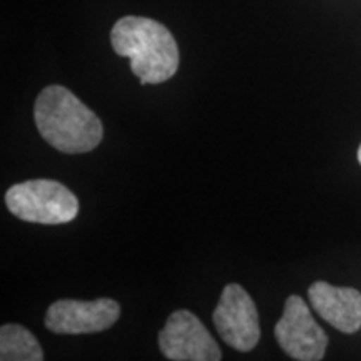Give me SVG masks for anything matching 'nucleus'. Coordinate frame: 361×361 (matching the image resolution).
I'll list each match as a JSON object with an SVG mask.
<instances>
[{
  "instance_id": "f257e3e1",
  "label": "nucleus",
  "mask_w": 361,
  "mask_h": 361,
  "mask_svg": "<svg viewBox=\"0 0 361 361\" xmlns=\"http://www.w3.org/2000/svg\"><path fill=\"white\" fill-rule=\"evenodd\" d=\"M34 119L44 141L66 154L89 152L102 141L101 119L62 85H49L39 94Z\"/></svg>"
},
{
  "instance_id": "f03ea898",
  "label": "nucleus",
  "mask_w": 361,
  "mask_h": 361,
  "mask_svg": "<svg viewBox=\"0 0 361 361\" xmlns=\"http://www.w3.org/2000/svg\"><path fill=\"white\" fill-rule=\"evenodd\" d=\"M116 54L128 57L130 71L141 84H161L178 72L179 51L173 34L147 17L128 16L111 30Z\"/></svg>"
},
{
  "instance_id": "7ed1b4c3",
  "label": "nucleus",
  "mask_w": 361,
  "mask_h": 361,
  "mask_svg": "<svg viewBox=\"0 0 361 361\" xmlns=\"http://www.w3.org/2000/svg\"><path fill=\"white\" fill-rule=\"evenodd\" d=\"M6 204L13 216L27 223L66 224L79 213V201L64 184L32 179L13 184L6 192Z\"/></svg>"
},
{
  "instance_id": "20e7f679",
  "label": "nucleus",
  "mask_w": 361,
  "mask_h": 361,
  "mask_svg": "<svg viewBox=\"0 0 361 361\" xmlns=\"http://www.w3.org/2000/svg\"><path fill=\"white\" fill-rule=\"evenodd\" d=\"M274 335L284 353L293 360L319 361L326 353L328 335L313 319L303 298L296 295L288 296Z\"/></svg>"
},
{
  "instance_id": "39448f33",
  "label": "nucleus",
  "mask_w": 361,
  "mask_h": 361,
  "mask_svg": "<svg viewBox=\"0 0 361 361\" xmlns=\"http://www.w3.org/2000/svg\"><path fill=\"white\" fill-rule=\"evenodd\" d=\"M159 348L174 361H219L223 358L218 343L196 314L178 310L169 316L159 331Z\"/></svg>"
},
{
  "instance_id": "423d86ee",
  "label": "nucleus",
  "mask_w": 361,
  "mask_h": 361,
  "mask_svg": "<svg viewBox=\"0 0 361 361\" xmlns=\"http://www.w3.org/2000/svg\"><path fill=\"white\" fill-rule=\"evenodd\" d=\"M221 338L238 351H251L258 345L261 329L255 301L236 283L228 284L213 313Z\"/></svg>"
},
{
  "instance_id": "0eeeda50",
  "label": "nucleus",
  "mask_w": 361,
  "mask_h": 361,
  "mask_svg": "<svg viewBox=\"0 0 361 361\" xmlns=\"http://www.w3.org/2000/svg\"><path fill=\"white\" fill-rule=\"evenodd\" d=\"M121 308L111 298L94 301L59 300L45 313V326L57 335L99 333L119 319Z\"/></svg>"
},
{
  "instance_id": "6e6552de",
  "label": "nucleus",
  "mask_w": 361,
  "mask_h": 361,
  "mask_svg": "<svg viewBox=\"0 0 361 361\" xmlns=\"http://www.w3.org/2000/svg\"><path fill=\"white\" fill-rule=\"evenodd\" d=\"M308 296L316 313L333 328L343 333H356L361 328V293L358 290L316 281L310 286Z\"/></svg>"
},
{
  "instance_id": "1a4fd4ad",
  "label": "nucleus",
  "mask_w": 361,
  "mask_h": 361,
  "mask_svg": "<svg viewBox=\"0 0 361 361\" xmlns=\"http://www.w3.org/2000/svg\"><path fill=\"white\" fill-rule=\"evenodd\" d=\"M0 360L42 361L44 351L29 329L20 324H4L0 329Z\"/></svg>"
},
{
  "instance_id": "9d476101",
  "label": "nucleus",
  "mask_w": 361,
  "mask_h": 361,
  "mask_svg": "<svg viewBox=\"0 0 361 361\" xmlns=\"http://www.w3.org/2000/svg\"><path fill=\"white\" fill-rule=\"evenodd\" d=\"M358 161H360V164H361V146L358 149Z\"/></svg>"
}]
</instances>
